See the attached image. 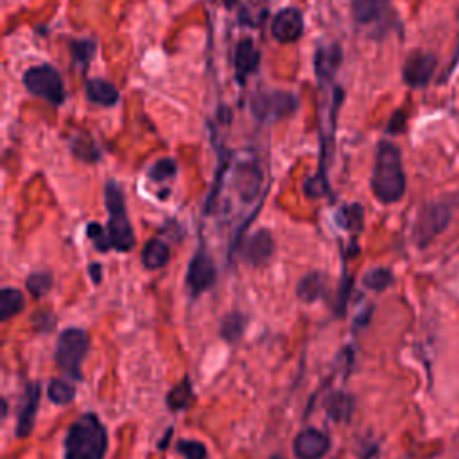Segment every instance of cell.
Returning <instances> with one entry per match:
<instances>
[{
    "label": "cell",
    "mask_w": 459,
    "mask_h": 459,
    "mask_svg": "<svg viewBox=\"0 0 459 459\" xmlns=\"http://www.w3.org/2000/svg\"><path fill=\"white\" fill-rule=\"evenodd\" d=\"M407 188V179L402 165L400 149L387 140L377 145L375 165L371 172V190L373 195L382 204L398 203Z\"/></svg>",
    "instance_id": "1"
},
{
    "label": "cell",
    "mask_w": 459,
    "mask_h": 459,
    "mask_svg": "<svg viewBox=\"0 0 459 459\" xmlns=\"http://www.w3.org/2000/svg\"><path fill=\"white\" fill-rule=\"evenodd\" d=\"M108 432L93 412L81 414L66 430L65 459H104Z\"/></svg>",
    "instance_id": "2"
},
{
    "label": "cell",
    "mask_w": 459,
    "mask_h": 459,
    "mask_svg": "<svg viewBox=\"0 0 459 459\" xmlns=\"http://www.w3.org/2000/svg\"><path fill=\"white\" fill-rule=\"evenodd\" d=\"M104 199L108 206V233L111 238V246L117 251H129L134 247V231L131 228L126 204H124V195L120 186L115 181H108L104 188Z\"/></svg>",
    "instance_id": "3"
},
{
    "label": "cell",
    "mask_w": 459,
    "mask_h": 459,
    "mask_svg": "<svg viewBox=\"0 0 459 459\" xmlns=\"http://www.w3.org/2000/svg\"><path fill=\"white\" fill-rule=\"evenodd\" d=\"M90 350V335L86 330L70 326L65 328L59 337H57V346H56V364L65 371L74 380H81V364L82 359L86 357Z\"/></svg>",
    "instance_id": "4"
},
{
    "label": "cell",
    "mask_w": 459,
    "mask_h": 459,
    "mask_svg": "<svg viewBox=\"0 0 459 459\" xmlns=\"http://www.w3.org/2000/svg\"><path fill=\"white\" fill-rule=\"evenodd\" d=\"M452 221V204L446 201H430L423 204L414 219L412 237L420 249H425L437 235H441Z\"/></svg>",
    "instance_id": "5"
},
{
    "label": "cell",
    "mask_w": 459,
    "mask_h": 459,
    "mask_svg": "<svg viewBox=\"0 0 459 459\" xmlns=\"http://www.w3.org/2000/svg\"><path fill=\"white\" fill-rule=\"evenodd\" d=\"M23 86L36 97L59 106L65 100V86L61 75L50 65H36L25 70Z\"/></svg>",
    "instance_id": "6"
},
{
    "label": "cell",
    "mask_w": 459,
    "mask_h": 459,
    "mask_svg": "<svg viewBox=\"0 0 459 459\" xmlns=\"http://www.w3.org/2000/svg\"><path fill=\"white\" fill-rule=\"evenodd\" d=\"M249 106H251V113L260 122H274L294 113L298 108V99L292 93L281 91V90L256 91L251 97Z\"/></svg>",
    "instance_id": "7"
},
{
    "label": "cell",
    "mask_w": 459,
    "mask_h": 459,
    "mask_svg": "<svg viewBox=\"0 0 459 459\" xmlns=\"http://www.w3.org/2000/svg\"><path fill=\"white\" fill-rule=\"evenodd\" d=\"M436 68H437V57L432 52L418 48V50H412L403 61L402 79L409 88L420 90L432 81Z\"/></svg>",
    "instance_id": "8"
},
{
    "label": "cell",
    "mask_w": 459,
    "mask_h": 459,
    "mask_svg": "<svg viewBox=\"0 0 459 459\" xmlns=\"http://www.w3.org/2000/svg\"><path fill=\"white\" fill-rule=\"evenodd\" d=\"M215 278H217V269L212 256L206 251H197L190 260L186 276H185L188 290L194 296H197L208 290L215 283Z\"/></svg>",
    "instance_id": "9"
},
{
    "label": "cell",
    "mask_w": 459,
    "mask_h": 459,
    "mask_svg": "<svg viewBox=\"0 0 459 459\" xmlns=\"http://www.w3.org/2000/svg\"><path fill=\"white\" fill-rule=\"evenodd\" d=\"M303 14L296 7L278 11L271 22V34L280 43H292L303 34Z\"/></svg>",
    "instance_id": "10"
},
{
    "label": "cell",
    "mask_w": 459,
    "mask_h": 459,
    "mask_svg": "<svg viewBox=\"0 0 459 459\" xmlns=\"http://www.w3.org/2000/svg\"><path fill=\"white\" fill-rule=\"evenodd\" d=\"M330 450V439L317 429H305L298 432L292 443V452L298 459H321Z\"/></svg>",
    "instance_id": "11"
},
{
    "label": "cell",
    "mask_w": 459,
    "mask_h": 459,
    "mask_svg": "<svg viewBox=\"0 0 459 459\" xmlns=\"http://www.w3.org/2000/svg\"><path fill=\"white\" fill-rule=\"evenodd\" d=\"M38 405H39V384L38 382H30L25 387L23 403L20 407L18 420H16V436L18 437H27V436L32 434L34 423H36Z\"/></svg>",
    "instance_id": "12"
},
{
    "label": "cell",
    "mask_w": 459,
    "mask_h": 459,
    "mask_svg": "<svg viewBox=\"0 0 459 459\" xmlns=\"http://www.w3.org/2000/svg\"><path fill=\"white\" fill-rule=\"evenodd\" d=\"M274 249L273 237L267 230L255 231L242 246V256L251 265H262L265 264Z\"/></svg>",
    "instance_id": "13"
},
{
    "label": "cell",
    "mask_w": 459,
    "mask_h": 459,
    "mask_svg": "<svg viewBox=\"0 0 459 459\" xmlns=\"http://www.w3.org/2000/svg\"><path fill=\"white\" fill-rule=\"evenodd\" d=\"M262 183L260 169L255 163H238L233 172V185L238 192V195L246 201H251L256 197Z\"/></svg>",
    "instance_id": "14"
},
{
    "label": "cell",
    "mask_w": 459,
    "mask_h": 459,
    "mask_svg": "<svg viewBox=\"0 0 459 459\" xmlns=\"http://www.w3.org/2000/svg\"><path fill=\"white\" fill-rule=\"evenodd\" d=\"M258 63H260V52L256 50L255 43L247 38L238 41L235 48V75L238 82L246 81V77L258 68Z\"/></svg>",
    "instance_id": "15"
},
{
    "label": "cell",
    "mask_w": 459,
    "mask_h": 459,
    "mask_svg": "<svg viewBox=\"0 0 459 459\" xmlns=\"http://www.w3.org/2000/svg\"><path fill=\"white\" fill-rule=\"evenodd\" d=\"M341 61H342V52H341L339 45L332 43L326 47H319L314 56V70H316L317 77L328 79L335 74Z\"/></svg>",
    "instance_id": "16"
},
{
    "label": "cell",
    "mask_w": 459,
    "mask_h": 459,
    "mask_svg": "<svg viewBox=\"0 0 459 459\" xmlns=\"http://www.w3.org/2000/svg\"><path fill=\"white\" fill-rule=\"evenodd\" d=\"M86 97L99 106H115L118 102V90L104 79H88L86 81Z\"/></svg>",
    "instance_id": "17"
},
{
    "label": "cell",
    "mask_w": 459,
    "mask_h": 459,
    "mask_svg": "<svg viewBox=\"0 0 459 459\" xmlns=\"http://www.w3.org/2000/svg\"><path fill=\"white\" fill-rule=\"evenodd\" d=\"M391 0H351V13L359 23H371L380 20Z\"/></svg>",
    "instance_id": "18"
},
{
    "label": "cell",
    "mask_w": 459,
    "mask_h": 459,
    "mask_svg": "<svg viewBox=\"0 0 459 459\" xmlns=\"http://www.w3.org/2000/svg\"><path fill=\"white\" fill-rule=\"evenodd\" d=\"M355 409L353 396L342 391L332 393L325 402V411L333 421H350Z\"/></svg>",
    "instance_id": "19"
},
{
    "label": "cell",
    "mask_w": 459,
    "mask_h": 459,
    "mask_svg": "<svg viewBox=\"0 0 459 459\" xmlns=\"http://www.w3.org/2000/svg\"><path fill=\"white\" fill-rule=\"evenodd\" d=\"M170 258V249L169 246L160 240V238H151L147 240V244L143 246V251H142V264L154 271V269H161Z\"/></svg>",
    "instance_id": "20"
},
{
    "label": "cell",
    "mask_w": 459,
    "mask_h": 459,
    "mask_svg": "<svg viewBox=\"0 0 459 459\" xmlns=\"http://www.w3.org/2000/svg\"><path fill=\"white\" fill-rule=\"evenodd\" d=\"M325 292V276L321 273H308L305 274L296 289V294L301 301L305 303H312L316 299H319Z\"/></svg>",
    "instance_id": "21"
},
{
    "label": "cell",
    "mask_w": 459,
    "mask_h": 459,
    "mask_svg": "<svg viewBox=\"0 0 459 459\" xmlns=\"http://www.w3.org/2000/svg\"><path fill=\"white\" fill-rule=\"evenodd\" d=\"M25 307V298L22 290L13 287H4L0 290V317L11 319L13 316H18Z\"/></svg>",
    "instance_id": "22"
},
{
    "label": "cell",
    "mask_w": 459,
    "mask_h": 459,
    "mask_svg": "<svg viewBox=\"0 0 459 459\" xmlns=\"http://www.w3.org/2000/svg\"><path fill=\"white\" fill-rule=\"evenodd\" d=\"M246 316L240 314V312H231V314H226L221 321V337L228 342H237L240 341V337L244 335V330H246Z\"/></svg>",
    "instance_id": "23"
},
{
    "label": "cell",
    "mask_w": 459,
    "mask_h": 459,
    "mask_svg": "<svg viewBox=\"0 0 459 459\" xmlns=\"http://www.w3.org/2000/svg\"><path fill=\"white\" fill-rule=\"evenodd\" d=\"M192 398V387H190V378L185 377L179 384H176L169 394H167V405L170 411H183Z\"/></svg>",
    "instance_id": "24"
},
{
    "label": "cell",
    "mask_w": 459,
    "mask_h": 459,
    "mask_svg": "<svg viewBox=\"0 0 459 459\" xmlns=\"http://www.w3.org/2000/svg\"><path fill=\"white\" fill-rule=\"evenodd\" d=\"M47 396H48V400L52 403L66 405V403H70L75 398V387L72 384L65 382V380L54 378L47 385Z\"/></svg>",
    "instance_id": "25"
},
{
    "label": "cell",
    "mask_w": 459,
    "mask_h": 459,
    "mask_svg": "<svg viewBox=\"0 0 459 459\" xmlns=\"http://www.w3.org/2000/svg\"><path fill=\"white\" fill-rule=\"evenodd\" d=\"M393 281H394V276L387 267H373L362 276V283L375 292L385 290Z\"/></svg>",
    "instance_id": "26"
},
{
    "label": "cell",
    "mask_w": 459,
    "mask_h": 459,
    "mask_svg": "<svg viewBox=\"0 0 459 459\" xmlns=\"http://www.w3.org/2000/svg\"><path fill=\"white\" fill-rule=\"evenodd\" d=\"M52 281H54V278H52V274L48 271H36V273L27 276L25 287L29 289V292L34 298H41V296H45L50 290Z\"/></svg>",
    "instance_id": "27"
},
{
    "label": "cell",
    "mask_w": 459,
    "mask_h": 459,
    "mask_svg": "<svg viewBox=\"0 0 459 459\" xmlns=\"http://www.w3.org/2000/svg\"><path fill=\"white\" fill-rule=\"evenodd\" d=\"M72 152L82 161H95L99 158V151L88 134H79L72 138Z\"/></svg>",
    "instance_id": "28"
},
{
    "label": "cell",
    "mask_w": 459,
    "mask_h": 459,
    "mask_svg": "<svg viewBox=\"0 0 459 459\" xmlns=\"http://www.w3.org/2000/svg\"><path fill=\"white\" fill-rule=\"evenodd\" d=\"M339 221H341V224L346 230L360 231L362 230V222H364V208L360 204L342 206V210L339 213Z\"/></svg>",
    "instance_id": "29"
},
{
    "label": "cell",
    "mask_w": 459,
    "mask_h": 459,
    "mask_svg": "<svg viewBox=\"0 0 459 459\" xmlns=\"http://www.w3.org/2000/svg\"><path fill=\"white\" fill-rule=\"evenodd\" d=\"M70 52H72V57L75 63L79 65H88L90 59L95 56V41L91 39H77V41H72L70 45Z\"/></svg>",
    "instance_id": "30"
},
{
    "label": "cell",
    "mask_w": 459,
    "mask_h": 459,
    "mask_svg": "<svg viewBox=\"0 0 459 459\" xmlns=\"http://www.w3.org/2000/svg\"><path fill=\"white\" fill-rule=\"evenodd\" d=\"M86 235H88V238L91 240V244L95 246V249H99V251H102V253H106L109 247H113L108 230H104V228H102L100 224H97V222H90V224L86 226Z\"/></svg>",
    "instance_id": "31"
},
{
    "label": "cell",
    "mask_w": 459,
    "mask_h": 459,
    "mask_svg": "<svg viewBox=\"0 0 459 459\" xmlns=\"http://www.w3.org/2000/svg\"><path fill=\"white\" fill-rule=\"evenodd\" d=\"M176 450L185 459H206V446L195 439H179Z\"/></svg>",
    "instance_id": "32"
},
{
    "label": "cell",
    "mask_w": 459,
    "mask_h": 459,
    "mask_svg": "<svg viewBox=\"0 0 459 459\" xmlns=\"http://www.w3.org/2000/svg\"><path fill=\"white\" fill-rule=\"evenodd\" d=\"M176 174V161L172 158H163L158 160L151 169H149V178L152 181H165Z\"/></svg>",
    "instance_id": "33"
},
{
    "label": "cell",
    "mask_w": 459,
    "mask_h": 459,
    "mask_svg": "<svg viewBox=\"0 0 459 459\" xmlns=\"http://www.w3.org/2000/svg\"><path fill=\"white\" fill-rule=\"evenodd\" d=\"M405 127H407V113H405L403 109H396V111L391 115L389 122H387L385 133H387V134H400V133L405 131Z\"/></svg>",
    "instance_id": "34"
},
{
    "label": "cell",
    "mask_w": 459,
    "mask_h": 459,
    "mask_svg": "<svg viewBox=\"0 0 459 459\" xmlns=\"http://www.w3.org/2000/svg\"><path fill=\"white\" fill-rule=\"evenodd\" d=\"M305 190H307L308 195L319 197V195H325L323 192H326L328 186H326V181L323 178H310L305 185Z\"/></svg>",
    "instance_id": "35"
},
{
    "label": "cell",
    "mask_w": 459,
    "mask_h": 459,
    "mask_svg": "<svg viewBox=\"0 0 459 459\" xmlns=\"http://www.w3.org/2000/svg\"><path fill=\"white\" fill-rule=\"evenodd\" d=\"M88 271H90V276H91L93 283H99L102 280V267H100V264H91Z\"/></svg>",
    "instance_id": "36"
},
{
    "label": "cell",
    "mask_w": 459,
    "mask_h": 459,
    "mask_svg": "<svg viewBox=\"0 0 459 459\" xmlns=\"http://www.w3.org/2000/svg\"><path fill=\"white\" fill-rule=\"evenodd\" d=\"M172 436V427L170 429H167V434H165V437L158 443V446L163 450V448H167V445H169V437Z\"/></svg>",
    "instance_id": "37"
},
{
    "label": "cell",
    "mask_w": 459,
    "mask_h": 459,
    "mask_svg": "<svg viewBox=\"0 0 459 459\" xmlns=\"http://www.w3.org/2000/svg\"><path fill=\"white\" fill-rule=\"evenodd\" d=\"M5 414H7V402L2 400V416L5 418Z\"/></svg>",
    "instance_id": "38"
},
{
    "label": "cell",
    "mask_w": 459,
    "mask_h": 459,
    "mask_svg": "<svg viewBox=\"0 0 459 459\" xmlns=\"http://www.w3.org/2000/svg\"><path fill=\"white\" fill-rule=\"evenodd\" d=\"M224 4H226V5H233L235 0H224Z\"/></svg>",
    "instance_id": "39"
}]
</instances>
